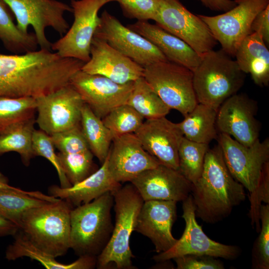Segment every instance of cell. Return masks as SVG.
Masks as SVG:
<instances>
[{
  "mask_svg": "<svg viewBox=\"0 0 269 269\" xmlns=\"http://www.w3.org/2000/svg\"><path fill=\"white\" fill-rule=\"evenodd\" d=\"M85 63L41 49L22 54H0V97H38L70 84Z\"/></svg>",
  "mask_w": 269,
  "mask_h": 269,
  "instance_id": "6da1fadb",
  "label": "cell"
},
{
  "mask_svg": "<svg viewBox=\"0 0 269 269\" xmlns=\"http://www.w3.org/2000/svg\"><path fill=\"white\" fill-rule=\"evenodd\" d=\"M244 188L230 172L220 146L209 148L202 173L192 185L196 217L209 224L223 220L245 200Z\"/></svg>",
  "mask_w": 269,
  "mask_h": 269,
  "instance_id": "7a4b0ae2",
  "label": "cell"
},
{
  "mask_svg": "<svg viewBox=\"0 0 269 269\" xmlns=\"http://www.w3.org/2000/svg\"><path fill=\"white\" fill-rule=\"evenodd\" d=\"M245 74L222 49L202 55L193 71V83L198 103L218 111L229 97L238 93L244 84Z\"/></svg>",
  "mask_w": 269,
  "mask_h": 269,
  "instance_id": "3957f363",
  "label": "cell"
},
{
  "mask_svg": "<svg viewBox=\"0 0 269 269\" xmlns=\"http://www.w3.org/2000/svg\"><path fill=\"white\" fill-rule=\"evenodd\" d=\"M73 207L58 199L26 211L18 227L35 246L54 258L70 249V212Z\"/></svg>",
  "mask_w": 269,
  "mask_h": 269,
  "instance_id": "277c9868",
  "label": "cell"
},
{
  "mask_svg": "<svg viewBox=\"0 0 269 269\" xmlns=\"http://www.w3.org/2000/svg\"><path fill=\"white\" fill-rule=\"evenodd\" d=\"M113 195L107 192L71 209L70 249L77 256L97 257L106 247L113 230Z\"/></svg>",
  "mask_w": 269,
  "mask_h": 269,
  "instance_id": "5b68a950",
  "label": "cell"
},
{
  "mask_svg": "<svg viewBox=\"0 0 269 269\" xmlns=\"http://www.w3.org/2000/svg\"><path fill=\"white\" fill-rule=\"evenodd\" d=\"M112 193L115 223L108 243L97 258L96 267L104 269L114 265L119 269H133L130 240L144 200L132 183Z\"/></svg>",
  "mask_w": 269,
  "mask_h": 269,
  "instance_id": "8992f818",
  "label": "cell"
},
{
  "mask_svg": "<svg viewBox=\"0 0 269 269\" xmlns=\"http://www.w3.org/2000/svg\"><path fill=\"white\" fill-rule=\"evenodd\" d=\"M225 164L232 176L249 192L250 201L255 197L265 168L269 165V139L259 138L244 145L231 136H218Z\"/></svg>",
  "mask_w": 269,
  "mask_h": 269,
  "instance_id": "52a82bcc",
  "label": "cell"
},
{
  "mask_svg": "<svg viewBox=\"0 0 269 269\" xmlns=\"http://www.w3.org/2000/svg\"><path fill=\"white\" fill-rule=\"evenodd\" d=\"M143 77L163 102L184 117L198 104L193 83V71L169 61L144 67Z\"/></svg>",
  "mask_w": 269,
  "mask_h": 269,
  "instance_id": "ba28073f",
  "label": "cell"
},
{
  "mask_svg": "<svg viewBox=\"0 0 269 269\" xmlns=\"http://www.w3.org/2000/svg\"><path fill=\"white\" fill-rule=\"evenodd\" d=\"M16 20V25L23 32H28L31 26L41 49L51 51L52 42L47 38L45 29L51 27L61 36L70 27L64 17L66 12H72L70 5L57 0H3Z\"/></svg>",
  "mask_w": 269,
  "mask_h": 269,
  "instance_id": "9c48e42d",
  "label": "cell"
},
{
  "mask_svg": "<svg viewBox=\"0 0 269 269\" xmlns=\"http://www.w3.org/2000/svg\"><path fill=\"white\" fill-rule=\"evenodd\" d=\"M154 21L201 56L214 49L217 44L205 23L198 14L189 11L179 0H158Z\"/></svg>",
  "mask_w": 269,
  "mask_h": 269,
  "instance_id": "30bf717a",
  "label": "cell"
},
{
  "mask_svg": "<svg viewBox=\"0 0 269 269\" xmlns=\"http://www.w3.org/2000/svg\"><path fill=\"white\" fill-rule=\"evenodd\" d=\"M236 5L215 16L198 14L207 25L222 49L234 57L242 41L251 33L257 15L269 5V0H234Z\"/></svg>",
  "mask_w": 269,
  "mask_h": 269,
  "instance_id": "8fae6325",
  "label": "cell"
},
{
  "mask_svg": "<svg viewBox=\"0 0 269 269\" xmlns=\"http://www.w3.org/2000/svg\"><path fill=\"white\" fill-rule=\"evenodd\" d=\"M104 0H71L73 22L67 32L53 43L51 50L60 56L85 63L90 59V47L100 22L99 9Z\"/></svg>",
  "mask_w": 269,
  "mask_h": 269,
  "instance_id": "7c38bea8",
  "label": "cell"
},
{
  "mask_svg": "<svg viewBox=\"0 0 269 269\" xmlns=\"http://www.w3.org/2000/svg\"><path fill=\"white\" fill-rule=\"evenodd\" d=\"M182 202V217L185 222L184 232L171 249L154 256L153 260L162 263L187 255H207L232 260L240 256L241 251L238 247L216 242L204 233L196 221L190 194Z\"/></svg>",
  "mask_w": 269,
  "mask_h": 269,
  "instance_id": "4fadbf2b",
  "label": "cell"
},
{
  "mask_svg": "<svg viewBox=\"0 0 269 269\" xmlns=\"http://www.w3.org/2000/svg\"><path fill=\"white\" fill-rule=\"evenodd\" d=\"M94 37L106 42L125 56L144 67L154 63L168 61L150 41L124 25L105 10Z\"/></svg>",
  "mask_w": 269,
  "mask_h": 269,
  "instance_id": "5bb4252c",
  "label": "cell"
},
{
  "mask_svg": "<svg viewBox=\"0 0 269 269\" xmlns=\"http://www.w3.org/2000/svg\"><path fill=\"white\" fill-rule=\"evenodd\" d=\"M35 99V122L40 130L48 135L80 126L84 102L70 84Z\"/></svg>",
  "mask_w": 269,
  "mask_h": 269,
  "instance_id": "9a60e30c",
  "label": "cell"
},
{
  "mask_svg": "<svg viewBox=\"0 0 269 269\" xmlns=\"http://www.w3.org/2000/svg\"><path fill=\"white\" fill-rule=\"evenodd\" d=\"M70 84L84 103L102 119L116 107L126 104L134 82L119 84L105 76L89 74L81 69L72 77Z\"/></svg>",
  "mask_w": 269,
  "mask_h": 269,
  "instance_id": "2e32d148",
  "label": "cell"
},
{
  "mask_svg": "<svg viewBox=\"0 0 269 269\" xmlns=\"http://www.w3.org/2000/svg\"><path fill=\"white\" fill-rule=\"evenodd\" d=\"M257 102L243 93H236L220 107L216 127L240 143L249 146L259 138L260 125L256 118Z\"/></svg>",
  "mask_w": 269,
  "mask_h": 269,
  "instance_id": "e0dca14e",
  "label": "cell"
},
{
  "mask_svg": "<svg viewBox=\"0 0 269 269\" xmlns=\"http://www.w3.org/2000/svg\"><path fill=\"white\" fill-rule=\"evenodd\" d=\"M134 134L160 164L178 170V149L184 136L178 123L165 117L147 119Z\"/></svg>",
  "mask_w": 269,
  "mask_h": 269,
  "instance_id": "ac0fdd59",
  "label": "cell"
},
{
  "mask_svg": "<svg viewBox=\"0 0 269 269\" xmlns=\"http://www.w3.org/2000/svg\"><path fill=\"white\" fill-rule=\"evenodd\" d=\"M108 155L109 171L119 183L131 182L142 172L160 164L143 148L134 133L115 137Z\"/></svg>",
  "mask_w": 269,
  "mask_h": 269,
  "instance_id": "d6986e66",
  "label": "cell"
},
{
  "mask_svg": "<svg viewBox=\"0 0 269 269\" xmlns=\"http://www.w3.org/2000/svg\"><path fill=\"white\" fill-rule=\"evenodd\" d=\"M176 203L171 200L145 201L140 210L134 231L147 237L157 254L168 251L177 241L172 234Z\"/></svg>",
  "mask_w": 269,
  "mask_h": 269,
  "instance_id": "ffe728a7",
  "label": "cell"
},
{
  "mask_svg": "<svg viewBox=\"0 0 269 269\" xmlns=\"http://www.w3.org/2000/svg\"><path fill=\"white\" fill-rule=\"evenodd\" d=\"M142 198L183 201L190 194L192 184L178 170L159 164L131 181Z\"/></svg>",
  "mask_w": 269,
  "mask_h": 269,
  "instance_id": "44dd1931",
  "label": "cell"
},
{
  "mask_svg": "<svg viewBox=\"0 0 269 269\" xmlns=\"http://www.w3.org/2000/svg\"><path fill=\"white\" fill-rule=\"evenodd\" d=\"M91 74L105 76L119 84L134 82L143 77L144 67L123 55L105 41L93 37L90 59L81 68Z\"/></svg>",
  "mask_w": 269,
  "mask_h": 269,
  "instance_id": "7402d4cb",
  "label": "cell"
},
{
  "mask_svg": "<svg viewBox=\"0 0 269 269\" xmlns=\"http://www.w3.org/2000/svg\"><path fill=\"white\" fill-rule=\"evenodd\" d=\"M127 26L155 45L170 62L193 71L201 61V55L182 40L157 24L147 21H137Z\"/></svg>",
  "mask_w": 269,
  "mask_h": 269,
  "instance_id": "603a6c76",
  "label": "cell"
},
{
  "mask_svg": "<svg viewBox=\"0 0 269 269\" xmlns=\"http://www.w3.org/2000/svg\"><path fill=\"white\" fill-rule=\"evenodd\" d=\"M122 186L109 171L107 155L101 167L83 181L68 188L50 186L48 193L52 197L67 201L75 207L89 203L106 193H113Z\"/></svg>",
  "mask_w": 269,
  "mask_h": 269,
  "instance_id": "cb8c5ba5",
  "label": "cell"
},
{
  "mask_svg": "<svg viewBox=\"0 0 269 269\" xmlns=\"http://www.w3.org/2000/svg\"><path fill=\"white\" fill-rule=\"evenodd\" d=\"M240 69L250 74L254 83L260 87L269 84V51L262 37L252 32L238 47L235 56Z\"/></svg>",
  "mask_w": 269,
  "mask_h": 269,
  "instance_id": "d4e9b609",
  "label": "cell"
},
{
  "mask_svg": "<svg viewBox=\"0 0 269 269\" xmlns=\"http://www.w3.org/2000/svg\"><path fill=\"white\" fill-rule=\"evenodd\" d=\"M13 236V241L5 251V258L8 261L27 257L37 261L47 269H91L96 267V257L80 256L72 263L63 264L35 246L20 230Z\"/></svg>",
  "mask_w": 269,
  "mask_h": 269,
  "instance_id": "484cf974",
  "label": "cell"
},
{
  "mask_svg": "<svg viewBox=\"0 0 269 269\" xmlns=\"http://www.w3.org/2000/svg\"><path fill=\"white\" fill-rule=\"evenodd\" d=\"M58 199L37 191H26L18 188H0V215L18 227L22 215L26 211Z\"/></svg>",
  "mask_w": 269,
  "mask_h": 269,
  "instance_id": "4316f807",
  "label": "cell"
},
{
  "mask_svg": "<svg viewBox=\"0 0 269 269\" xmlns=\"http://www.w3.org/2000/svg\"><path fill=\"white\" fill-rule=\"evenodd\" d=\"M217 114L216 110L198 103L178 125L187 139L209 144L218 137Z\"/></svg>",
  "mask_w": 269,
  "mask_h": 269,
  "instance_id": "83f0119b",
  "label": "cell"
},
{
  "mask_svg": "<svg viewBox=\"0 0 269 269\" xmlns=\"http://www.w3.org/2000/svg\"><path fill=\"white\" fill-rule=\"evenodd\" d=\"M13 16L7 3L0 0V41L4 48L13 54L37 50L38 45L34 33L20 31L13 21Z\"/></svg>",
  "mask_w": 269,
  "mask_h": 269,
  "instance_id": "f1b7e54d",
  "label": "cell"
},
{
  "mask_svg": "<svg viewBox=\"0 0 269 269\" xmlns=\"http://www.w3.org/2000/svg\"><path fill=\"white\" fill-rule=\"evenodd\" d=\"M80 126L90 151L102 163L111 148L112 134L85 103L82 108Z\"/></svg>",
  "mask_w": 269,
  "mask_h": 269,
  "instance_id": "f546056e",
  "label": "cell"
},
{
  "mask_svg": "<svg viewBox=\"0 0 269 269\" xmlns=\"http://www.w3.org/2000/svg\"><path fill=\"white\" fill-rule=\"evenodd\" d=\"M126 104L146 120L166 117L170 110L143 77L134 81Z\"/></svg>",
  "mask_w": 269,
  "mask_h": 269,
  "instance_id": "4dcf8cb0",
  "label": "cell"
},
{
  "mask_svg": "<svg viewBox=\"0 0 269 269\" xmlns=\"http://www.w3.org/2000/svg\"><path fill=\"white\" fill-rule=\"evenodd\" d=\"M35 118L0 134V155L9 152L18 153L23 163L28 166L34 156L32 140Z\"/></svg>",
  "mask_w": 269,
  "mask_h": 269,
  "instance_id": "1f68e13d",
  "label": "cell"
},
{
  "mask_svg": "<svg viewBox=\"0 0 269 269\" xmlns=\"http://www.w3.org/2000/svg\"><path fill=\"white\" fill-rule=\"evenodd\" d=\"M36 111L34 98L0 97V134L35 118Z\"/></svg>",
  "mask_w": 269,
  "mask_h": 269,
  "instance_id": "d6a6232c",
  "label": "cell"
},
{
  "mask_svg": "<svg viewBox=\"0 0 269 269\" xmlns=\"http://www.w3.org/2000/svg\"><path fill=\"white\" fill-rule=\"evenodd\" d=\"M209 144L183 137L178 149V171L192 184L200 176Z\"/></svg>",
  "mask_w": 269,
  "mask_h": 269,
  "instance_id": "836d02e7",
  "label": "cell"
},
{
  "mask_svg": "<svg viewBox=\"0 0 269 269\" xmlns=\"http://www.w3.org/2000/svg\"><path fill=\"white\" fill-rule=\"evenodd\" d=\"M60 165L72 185L84 180L97 169L93 162L94 155L88 149L74 153L57 154Z\"/></svg>",
  "mask_w": 269,
  "mask_h": 269,
  "instance_id": "e575fe53",
  "label": "cell"
},
{
  "mask_svg": "<svg viewBox=\"0 0 269 269\" xmlns=\"http://www.w3.org/2000/svg\"><path fill=\"white\" fill-rule=\"evenodd\" d=\"M143 119L134 108L124 104L113 109L102 120L114 138L119 135L134 133L143 123Z\"/></svg>",
  "mask_w": 269,
  "mask_h": 269,
  "instance_id": "d590c367",
  "label": "cell"
},
{
  "mask_svg": "<svg viewBox=\"0 0 269 269\" xmlns=\"http://www.w3.org/2000/svg\"><path fill=\"white\" fill-rule=\"evenodd\" d=\"M261 227L252 250V267L255 269H269V204L260 208Z\"/></svg>",
  "mask_w": 269,
  "mask_h": 269,
  "instance_id": "8d00e7d4",
  "label": "cell"
},
{
  "mask_svg": "<svg viewBox=\"0 0 269 269\" xmlns=\"http://www.w3.org/2000/svg\"><path fill=\"white\" fill-rule=\"evenodd\" d=\"M32 146L34 156H40L49 160L56 169L62 188L72 186L60 165L57 154L50 136L43 131L34 129L32 134Z\"/></svg>",
  "mask_w": 269,
  "mask_h": 269,
  "instance_id": "74e56055",
  "label": "cell"
},
{
  "mask_svg": "<svg viewBox=\"0 0 269 269\" xmlns=\"http://www.w3.org/2000/svg\"><path fill=\"white\" fill-rule=\"evenodd\" d=\"M105 4L118 2L127 17L137 21L154 20L157 12L158 0H104Z\"/></svg>",
  "mask_w": 269,
  "mask_h": 269,
  "instance_id": "f35d334b",
  "label": "cell"
},
{
  "mask_svg": "<svg viewBox=\"0 0 269 269\" xmlns=\"http://www.w3.org/2000/svg\"><path fill=\"white\" fill-rule=\"evenodd\" d=\"M50 136L54 147L60 152L74 153L90 149L81 131V126Z\"/></svg>",
  "mask_w": 269,
  "mask_h": 269,
  "instance_id": "ab89813d",
  "label": "cell"
},
{
  "mask_svg": "<svg viewBox=\"0 0 269 269\" xmlns=\"http://www.w3.org/2000/svg\"><path fill=\"white\" fill-rule=\"evenodd\" d=\"M216 258L200 255H187L173 259L177 269H223L222 262Z\"/></svg>",
  "mask_w": 269,
  "mask_h": 269,
  "instance_id": "60d3db41",
  "label": "cell"
},
{
  "mask_svg": "<svg viewBox=\"0 0 269 269\" xmlns=\"http://www.w3.org/2000/svg\"><path fill=\"white\" fill-rule=\"evenodd\" d=\"M259 34L264 41L269 43V5L260 11L255 17L251 26V33Z\"/></svg>",
  "mask_w": 269,
  "mask_h": 269,
  "instance_id": "b9f144b4",
  "label": "cell"
},
{
  "mask_svg": "<svg viewBox=\"0 0 269 269\" xmlns=\"http://www.w3.org/2000/svg\"><path fill=\"white\" fill-rule=\"evenodd\" d=\"M207 8L214 11L226 12L236 5L234 0H197Z\"/></svg>",
  "mask_w": 269,
  "mask_h": 269,
  "instance_id": "7bdbcfd3",
  "label": "cell"
},
{
  "mask_svg": "<svg viewBox=\"0 0 269 269\" xmlns=\"http://www.w3.org/2000/svg\"><path fill=\"white\" fill-rule=\"evenodd\" d=\"M18 230L15 224L0 215V237L13 236Z\"/></svg>",
  "mask_w": 269,
  "mask_h": 269,
  "instance_id": "ee69618b",
  "label": "cell"
},
{
  "mask_svg": "<svg viewBox=\"0 0 269 269\" xmlns=\"http://www.w3.org/2000/svg\"><path fill=\"white\" fill-rule=\"evenodd\" d=\"M16 188L9 185L8 178L0 172V188L15 189Z\"/></svg>",
  "mask_w": 269,
  "mask_h": 269,
  "instance_id": "f6af8a7d",
  "label": "cell"
}]
</instances>
